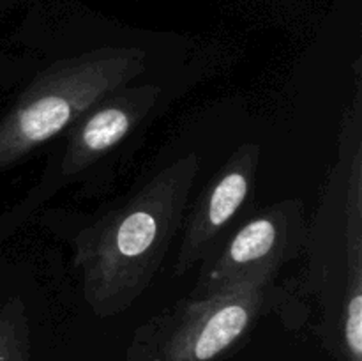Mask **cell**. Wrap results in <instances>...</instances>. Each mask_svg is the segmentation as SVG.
Segmentation results:
<instances>
[{
	"instance_id": "obj_2",
	"label": "cell",
	"mask_w": 362,
	"mask_h": 361,
	"mask_svg": "<svg viewBox=\"0 0 362 361\" xmlns=\"http://www.w3.org/2000/svg\"><path fill=\"white\" fill-rule=\"evenodd\" d=\"M308 287L324 335L341 361H362V80L341 117L338 159L327 177L304 246Z\"/></svg>"
},
{
	"instance_id": "obj_6",
	"label": "cell",
	"mask_w": 362,
	"mask_h": 361,
	"mask_svg": "<svg viewBox=\"0 0 362 361\" xmlns=\"http://www.w3.org/2000/svg\"><path fill=\"white\" fill-rule=\"evenodd\" d=\"M308 227L306 209L299 198H285L250 212L200 262V275L191 296L272 282L288 262L304 251Z\"/></svg>"
},
{
	"instance_id": "obj_5",
	"label": "cell",
	"mask_w": 362,
	"mask_h": 361,
	"mask_svg": "<svg viewBox=\"0 0 362 361\" xmlns=\"http://www.w3.org/2000/svg\"><path fill=\"white\" fill-rule=\"evenodd\" d=\"M163 98L156 84L126 85L92 105L62 133V147L49 156L39 183L13 211L0 218V243L30 218L60 188L80 183L94 166L134 137Z\"/></svg>"
},
{
	"instance_id": "obj_4",
	"label": "cell",
	"mask_w": 362,
	"mask_h": 361,
	"mask_svg": "<svg viewBox=\"0 0 362 361\" xmlns=\"http://www.w3.org/2000/svg\"><path fill=\"white\" fill-rule=\"evenodd\" d=\"M285 301V289L276 280L189 296L141 324L124 361H219Z\"/></svg>"
},
{
	"instance_id": "obj_8",
	"label": "cell",
	"mask_w": 362,
	"mask_h": 361,
	"mask_svg": "<svg viewBox=\"0 0 362 361\" xmlns=\"http://www.w3.org/2000/svg\"><path fill=\"white\" fill-rule=\"evenodd\" d=\"M30 326L18 297L0 303V361H30Z\"/></svg>"
},
{
	"instance_id": "obj_7",
	"label": "cell",
	"mask_w": 362,
	"mask_h": 361,
	"mask_svg": "<svg viewBox=\"0 0 362 361\" xmlns=\"http://www.w3.org/2000/svg\"><path fill=\"white\" fill-rule=\"evenodd\" d=\"M262 149L246 142L239 145L211 177L187 216L177 253L173 276H182L218 248L237 223L250 214Z\"/></svg>"
},
{
	"instance_id": "obj_1",
	"label": "cell",
	"mask_w": 362,
	"mask_h": 361,
	"mask_svg": "<svg viewBox=\"0 0 362 361\" xmlns=\"http://www.w3.org/2000/svg\"><path fill=\"white\" fill-rule=\"evenodd\" d=\"M198 172V154L180 156L74 236L81 290L98 317L122 314L148 289L182 227Z\"/></svg>"
},
{
	"instance_id": "obj_3",
	"label": "cell",
	"mask_w": 362,
	"mask_h": 361,
	"mask_svg": "<svg viewBox=\"0 0 362 361\" xmlns=\"http://www.w3.org/2000/svg\"><path fill=\"white\" fill-rule=\"evenodd\" d=\"M145 57L144 50L105 46L39 71L0 119V173L60 137L110 92L136 80Z\"/></svg>"
}]
</instances>
